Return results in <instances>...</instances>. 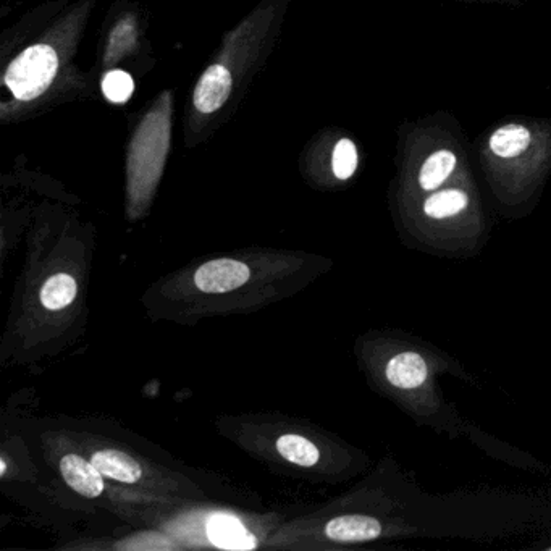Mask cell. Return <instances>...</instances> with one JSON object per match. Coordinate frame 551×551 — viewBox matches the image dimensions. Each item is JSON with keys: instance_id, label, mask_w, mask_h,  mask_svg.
Here are the masks:
<instances>
[{"instance_id": "3957f363", "label": "cell", "mask_w": 551, "mask_h": 551, "mask_svg": "<svg viewBox=\"0 0 551 551\" xmlns=\"http://www.w3.org/2000/svg\"><path fill=\"white\" fill-rule=\"evenodd\" d=\"M172 94H162L139 122L128 148V181L133 194H149L157 185L170 151Z\"/></svg>"}, {"instance_id": "2e32d148", "label": "cell", "mask_w": 551, "mask_h": 551, "mask_svg": "<svg viewBox=\"0 0 551 551\" xmlns=\"http://www.w3.org/2000/svg\"><path fill=\"white\" fill-rule=\"evenodd\" d=\"M545 550L551 551V545H548V547H545Z\"/></svg>"}, {"instance_id": "6da1fadb", "label": "cell", "mask_w": 551, "mask_h": 551, "mask_svg": "<svg viewBox=\"0 0 551 551\" xmlns=\"http://www.w3.org/2000/svg\"><path fill=\"white\" fill-rule=\"evenodd\" d=\"M380 385L416 424L459 437L466 422L440 390L442 375H463V367L435 346L401 333L383 343Z\"/></svg>"}, {"instance_id": "30bf717a", "label": "cell", "mask_w": 551, "mask_h": 551, "mask_svg": "<svg viewBox=\"0 0 551 551\" xmlns=\"http://www.w3.org/2000/svg\"><path fill=\"white\" fill-rule=\"evenodd\" d=\"M530 141H532V135L526 127H522L518 123H509V125L493 131L488 146H490L493 156L498 159L511 160L522 156L529 149Z\"/></svg>"}, {"instance_id": "7c38bea8", "label": "cell", "mask_w": 551, "mask_h": 551, "mask_svg": "<svg viewBox=\"0 0 551 551\" xmlns=\"http://www.w3.org/2000/svg\"><path fill=\"white\" fill-rule=\"evenodd\" d=\"M277 451L290 463L303 467L314 466L320 459L319 448L301 435H282L277 440Z\"/></svg>"}, {"instance_id": "7a4b0ae2", "label": "cell", "mask_w": 551, "mask_h": 551, "mask_svg": "<svg viewBox=\"0 0 551 551\" xmlns=\"http://www.w3.org/2000/svg\"><path fill=\"white\" fill-rule=\"evenodd\" d=\"M401 238L409 248L430 256L469 259L482 253L487 232L471 193L446 186L419 196L401 223Z\"/></svg>"}, {"instance_id": "4fadbf2b", "label": "cell", "mask_w": 551, "mask_h": 551, "mask_svg": "<svg viewBox=\"0 0 551 551\" xmlns=\"http://www.w3.org/2000/svg\"><path fill=\"white\" fill-rule=\"evenodd\" d=\"M359 157L356 144L351 139L345 138L338 141L333 149L332 170L338 180L346 181L353 177L358 170Z\"/></svg>"}, {"instance_id": "9c48e42d", "label": "cell", "mask_w": 551, "mask_h": 551, "mask_svg": "<svg viewBox=\"0 0 551 551\" xmlns=\"http://www.w3.org/2000/svg\"><path fill=\"white\" fill-rule=\"evenodd\" d=\"M207 534L214 545L222 548H238L248 550L256 547V540L248 530L241 526L238 519L225 514H215L207 524Z\"/></svg>"}, {"instance_id": "8992f818", "label": "cell", "mask_w": 551, "mask_h": 551, "mask_svg": "<svg viewBox=\"0 0 551 551\" xmlns=\"http://www.w3.org/2000/svg\"><path fill=\"white\" fill-rule=\"evenodd\" d=\"M60 474L68 487L86 498H97L106 488L101 471L83 456L65 455L60 459Z\"/></svg>"}, {"instance_id": "8fae6325", "label": "cell", "mask_w": 551, "mask_h": 551, "mask_svg": "<svg viewBox=\"0 0 551 551\" xmlns=\"http://www.w3.org/2000/svg\"><path fill=\"white\" fill-rule=\"evenodd\" d=\"M78 285L72 275L57 274L44 283L41 303L49 311H60L75 301Z\"/></svg>"}, {"instance_id": "5b68a950", "label": "cell", "mask_w": 551, "mask_h": 551, "mask_svg": "<svg viewBox=\"0 0 551 551\" xmlns=\"http://www.w3.org/2000/svg\"><path fill=\"white\" fill-rule=\"evenodd\" d=\"M249 267L235 259H215L201 265L194 274V283L202 293H228L248 282Z\"/></svg>"}, {"instance_id": "ba28073f", "label": "cell", "mask_w": 551, "mask_h": 551, "mask_svg": "<svg viewBox=\"0 0 551 551\" xmlns=\"http://www.w3.org/2000/svg\"><path fill=\"white\" fill-rule=\"evenodd\" d=\"M102 476L120 484H136L143 477V467L127 453L118 450H99L91 456Z\"/></svg>"}, {"instance_id": "52a82bcc", "label": "cell", "mask_w": 551, "mask_h": 551, "mask_svg": "<svg viewBox=\"0 0 551 551\" xmlns=\"http://www.w3.org/2000/svg\"><path fill=\"white\" fill-rule=\"evenodd\" d=\"M456 165H458V157L453 151L440 149V151L430 154L417 173L419 196L434 193L443 188L446 181L450 180L451 175L455 173Z\"/></svg>"}, {"instance_id": "277c9868", "label": "cell", "mask_w": 551, "mask_h": 551, "mask_svg": "<svg viewBox=\"0 0 551 551\" xmlns=\"http://www.w3.org/2000/svg\"><path fill=\"white\" fill-rule=\"evenodd\" d=\"M60 59L55 47L47 43L26 47L13 59L4 75L5 88L17 102H31L51 88L59 72Z\"/></svg>"}, {"instance_id": "9a60e30c", "label": "cell", "mask_w": 551, "mask_h": 551, "mask_svg": "<svg viewBox=\"0 0 551 551\" xmlns=\"http://www.w3.org/2000/svg\"><path fill=\"white\" fill-rule=\"evenodd\" d=\"M0 464H2V469H0V476L4 477L7 474V459H0Z\"/></svg>"}, {"instance_id": "5bb4252c", "label": "cell", "mask_w": 551, "mask_h": 551, "mask_svg": "<svg viewBox=\"0 0 551 551\" xmlns=\"http://www.w3.org/2000/svg\"><path fill=\"white\" fill-rule=\"evenodd\" d=\"M135 83L123 70H110L102 78V93L112 104H125L133 96Z\"/></svg>"}]
</instances>
